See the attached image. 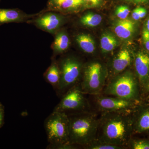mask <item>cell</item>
I'll list each match as a JSON object with an SVG mask.
<instances>
[{
	"label": "cell",
	"mask_w": 149,
	"mask_h": 149,
	"mask_svg": "<svg viewBox=\"0 0 149 149\" xmlns=\"http://www.w3.org/2000/svg\"><path fill=\"white\" fill-rule=\"evenodd\" d=\"M132 112L100 114L96 138L127 149L133 134Z\"/></svg>",
	"instance_id": "cell-1"
},
{
	"label": "cell",
	"mask_w": 149,
	"mask_h": 149,
	"mask_svg": "<svg viewBox=\"0 0 149 149\" xmlns=\"http://www.w3.org/2000/svg\"><path fill=\"white\" fill-rule=\"evenodd\" d=\"M67 115L69 124L70 143L84 148L97 137L98 114L91 111Z\"/></svg>",
	"instance_id": "cell-2"
},
{
	"label": "cell",
	"mask_w": 149,
	"mask_h": 149,
	"mask_svg": "<svg viewBox=\"0 0 149 149\" xmlns=\"http://www.w3.org/2000/svg\"><path fill=\"white\" fill-rule=\"evenodd\" d=\"M44 127L49 143L47 149L80 148L70 143L68 118L66 113L53 111L45 120Z\"/></svg>",
	"instance_id": "cell-3"
},
{
	"label": "cell",
	"mask_w": 149,
	"mask_h": 149,
	"mask_svg": "<svg viewBox=\"0 0 149 149\" xmlns=\"http://www.w3.org/2000/svg\"><path fill=\"white\" fill-rule=\"evenodd\" d=\"M140 86L136 75L126 70L108 80L101 94L137 101Z\"/></svg>",
	"instance_id": "cell-4"
},
{
	"label": "cell",
	"mask_w": 149,
	"mask_h": 149,
	"mask_svg": "<svg viewBox=\"0 0 149 149\" xmlns=\"http://www.w3.org/2000/svg\"><path fill=\"white\" fill-rule=\"evenodd\" d=\"M108 77L107 68L100 62L89 63L83 67L80 85L85 94L95 95L102 92Z\"/></svg>",
	"instance_id": "cell-5"
},
{
	"label": "cell",
	"mask_w": 149,
	"mask_h": 149,
	"mask_svg": "<svg viewBox=\"0 0 149 149\" xmlns=\"http://www.w3.org/2000/svg\"><path fill=\"white\" fill-rule=\"evenodd\" d=\"M58 65L61 71V80L56 92L61 98L70 89L80 84L84 66L81 62L72 57L63 59Z\"/></svg>",
	"instance_id": "cell-6"
},
{
	"label": "cell",
	"mask_w": 149,
	"mask_h": 149,
	"mask_svg": "<svg viewBox=\"0 0 149 149\" xmlns=\"http://www.w3.org/2000/svg\"><path fill=\"white\" fill-rule=\"evenodd\" d=\"M86 95L82 91L80 84L75 85L62 96L60 102L55 107L53 111L68 114L92 111L90 100L86 97Z\"/></svg>",
	"instance_id": "cell-7"
},
{
	"label": "cell",
	"mask_w": 149,
	"mask_h": 149,
	"mask_svg": "<svg viewBox=\"0 0 149 149\" xmlns=\"http://www.w3.org/2000/svg\"><path fill=\"white\" fill-rule=\"evenodd\" d=\"M93 111L98 114L113 112H132L137 106V101H130L104 94L90 95Z\"/></svg>",
	"instance_id": "cell-8"
},
{
	"label": "cell",
	"mask_w": 149,
	"mask_h": 149,
	"mask_svg": "<svg viewBox=\"0 0 149 149\" xmlns=\"http://www.w3.org/2000/svg\"><path fill=\"white\" fill-rule=\"evenodd\" d=\"M131 62L132 57L129 51L126 49L121 50L110 62L107 80L126 70L130 66Z\"/></svg>",
	"instance_id": "cell-9"
},
{
	"label": "cell",
	"mask_w": 149,
	"mask_h": 149,
	"mask_svg": "<svg viewBox=\"0 0 149 149\" xmlns=\"http://www.w3.org/2000/svg\"><path fill=\"white\" fill-rule=\"evenodd\" d=\"M134 67L141 87L143 88L149 79V54L142 51L137 53L134 58Z\"/></svg>",
	"instance_id": "cell-10"
},
{
	"label": "cell",
	"mask_w": 149,
	"mask_h": 149,
	"mask_svg": "<svg viewBox=\"0 0 149 149\" xmlns=\"http://www.w3.org/2000/svg\"><path fill=\"white\" fill-rule=\"evenodd\" d=\"M131 116L133 133L149 132V107H142L138 110L135 107Z\"/></svg>",
	"instance_id": "cell-11"
},
{
	"label": "cell",
	"mask_w": 149,
	"mask_h": 149,
	"mask_svg": "<svg viewBox=\"0 0 149 149\" xmlns=\"http://www.w3.org/2000/svg\"><path fill=\"white\" fill-rule=\"evenodd\" d=\"M135 24L129 19H120L115 24L114 31L118 37L121 40H126L133 35Z\"/></svg>",
	"instance_id": "cell-12"
},
{
	"label": "cell",
	"mask_w": 149,
	"mask_h": 149,
	"mask_svg": "<svg viewBox=\"0 0 149 149\" xmlns=\"http://www.w3.org/2000/svg\"><path fill=\"white\" fill-rule=\"evenodd\" d=\"M61 18L55 14H48L36 20L39 27L49 32H53L59 27Z\"/></svg>",
	"instance_id": "cell-13"
},
{
	"label": "cell",
	"mask_w": 149,
	"mask_h": 149,
	"mask_svg": "<svg viewBox=\"0 0 149 149\" xmlns=\"http://www.w3.org/2000/svg\"><path fill=\"white\" fill-rule=\"evenodd\" d=\"M46 82L50 84L54 90L58 89L61 80V71L58 63L53 61L45 74Z\"/></svg>",
	"instance_id": "cell-14"
},
{
	"label": "cell",
	"mask_w": 149,
	"mask_h": 149,
	"mask_svg": "<svg viewBox=\"0 0 149 149\" xmlns=\"http://www.w3.org/2000/svg\"><path fill=\"white\" fill-rule=\"evenodd\" d=\"M76 41L82 50L86 53L92 54L95 52V42L90 35L83 34L78 35Z\"/></svg>",
	"instance_id": "cell-15"
},
{
	"label": "cell",
	"mask_w": 149,
	"mask_h": 149,
	"mask_svg": "<svg viewBox=\"0 0 149 149\" xmlns=\"http://www.w3.org/2000/svg\"><path fill=\"white\" fill-rule=\"evenodd\" d=\"M100 45L103 53H108L113 51L117 46V40L110 33H104L101 38Z\"/></svg>",
	"instance_id": "cell-16"
},
{
	"label": "cell",
	"mask_w": 149,
	"mask_h": 149,
	"mask_svg": "<svg viewBox=\"0 0 149 149\" xmlns=\"http://www.w3.org/2000/svg\"><path fill=\"white\" fill-rule=\"evenodd\" d=\"M21 14L12 9H0V24L13 22L20 20Z\"/></svg>",
	"instance_id": "cell-17"
},
{
	"label": "cell",
	"mask_w": 149,
	"mask_h": 149,
	"mask_svg": "<svg viewBox=\"0 0 149 149\" xmlns=\"http://www.w3.org/2000/svg\"><path fill=\"white\" fill-rule=\"evenodd\" d=\"M70 44L68 36L63 32H61L56 36L54 42V49L56 52H63L68 49Z\"/></svg>",
	"instance_id": "cell-18"
},
{
	"label": "cell",
	"mask_w": 149,
	"mask_h": 149,
	"mask_svg": "<svg viewBox=\"0 0 149 149\" xmlns=\"http://www.w3.org/2000/svg\"><path fill=\"white\" fill-rule=\"evenodd\" d=\"M85 149H125L124 147L108 143L96 138L84 147Z\"/></svg>",
	"instance_id": "cell-19"
},
{
	"label": "cell",
	"mask_w": 149,
	"mask_h": 149,
	"mask_svg": "<svg viewBox=\"0 0 149 149\" xmlns=\"http://www.w3.org/2000/svg\"><path fill=\"white\" fill-rule=\"evenodd\" d=\"M102 21V17L98 14L89 13L81 17L80 22L83 25L89 27L98 26Z\"/></svg>",
	"instance_id": "cell-20"
},
{
	"label": "cell",
	"mask_w": 149,
	"mask_h": 149,
	"mask_svg": "<svg viewBox=\"0 0 149 149\" xmlns=\"http://www.w3.org/2000/svg\"><path fill=\"white\" fill-rule=\"evenodd\" d=\"M84 4L83 0H65L56 6L61 10H71L78 7Z\"/></svg>",
	"instance_id": "cell-21"
},
{
	"label": "cell",
	"mask_w": 149,
	"mask_h": 149,
	"mask_svg": "<svg viewBox=\"0 0 149 149\" xmlns=\"http://www.w3.org/2000/svg\"><path fill=\"white\" fill-rule=\"evenodd\" d=\"M127 148V149H149V141L145 140H133L131 138Z\"/></svg>",
	"instance_id": "cell-22"
},
{
	"label": "cell",
	"mask_w": 149,
	"mask_h": 149,
	"mask_svg": "<svg viewBox=\"0 0 149 149\" xmlns=\"http://www.w3.org/2000/svg\"><path fill=\"white\" fill-rule=\"evenodd\" d=\"M129 13L130 10L126 6H120L116 8V15L120 19L127 18Z\"/></svg>",
	"instance_id": "cell-23"
},
{
	"label": "cell",
	"mask_w": 149,
	"mask_h": 149,
	"mask_svg": "<svg viewBox=\"0 0 149 149\" xmlns=\"http://www.w3.org/2000/svg\"><path fill=\"white\" fill-rule=\"evenodd\" d=\"M84 4L89 7H96L101 4L102 0H83Z\"/></svg>",
	"instance_id": "cell-24"
},
{
	"label": "cell",
	"mask_w": 149,
	"mask_h": 149,
	"mask_svg": "<svg viewBox=\"0 0 149 149\" xmlns=\"http://www.w3.org/2000/svg\"><path fill=\"white\" fill-rule=\"evenodd\" d=\"M143 39L145 47L149 52V32L146 29L143 31Z\"/></svg>",
	"instance_id": "cell-25"
},
{
	"label": "cell",
	"mask_w": 149,
	"mask_h": 149,
	"mask_svg": "<svg viewBox=\"0 0 149 149\" xmlns=\"http://www.w3.org/2000/svg\"><path fill=\"white\" fill-rule=\"evenodd\" d=\"M5 107L0 102V129L4 124Z\"/></svg>",
	"instance_id": "cell-26"
},
{
	"label": "cell",
	"mask_w": 149,
	"mask_h": 149,
	"mask_svg": "<svg viewBox=\"0 0 149 149\" xmlns=\"http://www.w3.org/2000/svg\"><path fill=\"white\" fill-rule=\"evenodd\" d=\"M139 11H140V7L137 8L133 11V12L132 13V17L135 20H138L141 19L140 17Z\"/></svg>",
	"instance_id": "cell-27"
},
{
	"label": "cell",
	"mask_w": 149,
	"mask_h": 149,
	"mask_svg": "<svg viewBox=\"0 0 149 149\" xmlns=\"http://www.w3.org/2000/svg\"><path fill=\"white\" fill-rule=\"evenodd\" d=\"M147 13V11L146 9L143 8L142 7H140V11H139V14H140V19L144 18L146 16Z\"/></svg>",
	"instance_id": "cell-28"
},
{
	"label": "cell",
	"mask_w": 149,
	"mask_h": 149,
	"mask_svg": "<svg viewBox=\"0 0 149 149\" xmlns=\"http://www.w3.org/2000/svg\"><path fill=\"white\" fill-rule=\"evenodd\" d=\"M64 1L65 0H51V1L56 7Z\"/></svg>",
	"instance_id": "cell-29"
},
{
	"label": "cell",
	"mask_w": 149,
	"mask_h": 149,
	"mask_svg": "<svg viewBox=\"0 0 149 149\" xmlns=\"http://www.w3.org/2000/svg\"><path fill=\"white\" fill-rule=\"evenodd\" d=\"M144 88L146 90V91H148V92H149V79L148 80V82L146 83V84L145 86H144V88Z\"/></svg>",
	"instance_id": "cell-30"
},
{
	"label": "cell",
	"mask_w": 149,
	"mask_h": 149,
	"mask_svg": "<svg viewBox=\"0 0 149 149\" xmlns=\"http://www.w3.org/2000/svg\"><path fill=\"white\" fill-rule=\"evenodd\" d=\"M127 1H131L136 3H142L146 1L147 0H127Z\"/></svg>",
	"instance_id": "cell-31"
},
{
	"label": "cell",
	"mask_w": 149,
	"mask_h": 149,
	"mask_svg": "<svg viewBox=\"0 0 149 149\" xmlns=\"http://www.w3.org/2000/svg\"><path fill=\"white\" fill-rule=\"evenodd\" d=\"M146 29L149 32V17L147 21Z\"/></svg>",
	"instance_id": "cell-32"
}]
</instances>
